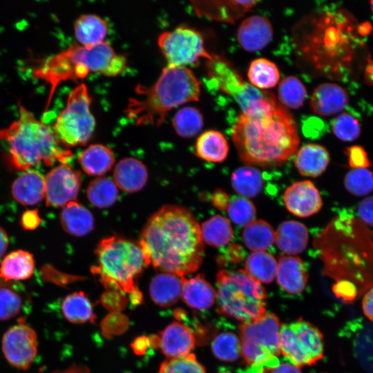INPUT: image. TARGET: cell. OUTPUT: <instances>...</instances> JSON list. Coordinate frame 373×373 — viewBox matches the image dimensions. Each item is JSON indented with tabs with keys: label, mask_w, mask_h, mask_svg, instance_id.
<instances>
[{
	"label": "cell",
	"mask_w": 373,
	"mask_h": 373,
	"mask_svg": "<svg viewBox=\"0 0 373 373\" xmlns=\"http://www.w3.org/2000/svg\"><path fill=\"white\" fill-rule=\"evenodd\" d=\"M231 137L240 160L261 168L283 164L296 153L300 143L294 117L274 94L240 113Z\"/></svg>",
	"instance_id": "1"
},
{
	"label": "cell",
	"mask_w": 373,
	"mask_h": 373,
	"mask_svg": "<svg viewBox=\"0 0 373 373\" xmlns=\"http://www.w3.org/2000/svg\"><path fill=\"white\" fill-rule=\"evenodd\" d=\"M149 265L180 278L199 269L204 257L200 226L191 212L165 205L146 223L138 242Z\"/></svg>",
	"instance_id": "2"
},
{
	"label": "cell",
	"mask_w": 373,
	"mask_h": 373,
	"mask_svg": "<svg viewBox=\"0 0 373 373\" xmlns=\"http://www.w3.org/2000/svg\"><path fill=\"white\" fill-rule=\"evenodd\" d=\"M200 86L190 68L167 65L153 85L137 86L124 112L136 125L159 126L171 109L198 101Z\"/></svg>",
	"instance_id": "3"
},
{
	"label": "cell",
	"mask_w": 373,
	"mask_h": 373,
	"mask_svg": "<svg viewBox=\"0 0 373 373\" xmlns=\"http://www.w3.org/2000/svg\"><path fill=\"white\" fill-rule=\"evenodd\" d=\"M0 140L6 144L11 163L19 170L28 171L41 162L67 164L73 157L61 147L53 129L21 104L18 119L0 131Z\"/></svg>",
	"instance_id": "4"
},
{
	"label": "cell",
	"mask_w": 373,
	"mask_h": 373,
	"mask_svg": "<svg viewBox=\"0 0 373 373\" xmlns=\"http://www.w3.org/2000/svg\"><path fill=\"white\" fill-rule=\"evenodd\" d=\"M97 264L92 272L108 289L127 293L132 303L138 304L142 294L135 278L149 265L139 243L111 236L101 240L96 248Z\"/></svg>",
	"instance_id": "5"
},
{
	"label": "cell",
	"mask_w": 373,
	"mask_h": 373,
	"mask_svg": "<svg viewBox=\"0 0 373 373\" xmlns=\"http://www.w3.org/2000/svg\"><path fill=\"white\" fill-rule=\"evenodd\" d=\"M218 312L244 323L265 314L266 291L245 270H220L216 275Z\"/></svg>",
	"instance_id": "6"
},
{
	"label": "cell",
	"mask_w": 373,
	"mask_h": 373,
	"mask_svg": "<svg viewBox=\"0 0 373 373\" xmlns=\"http://www.w3.org/2000/svg\"><path fill=\"white\" fill-rule=\"evenodd\" d=\"M280 327L278 317L271 313L240 325V354L249 367L280 364Z\"/></svg>",
	"instance_id": "7"
},
{
	"label": "cell",
	"mask_w": 373,
	"mask_h": 373,
	"mask_svg": "<svg viewBox=\"0 0 373 373\" xmlns=\"http://www.w3.org/2000/svg\"><path fill=\"white\" fill-rule=\"evenodd\" d=\"M90 103L87 87L83 84L69 94L66 106L57 117L52 128L60 143L69 146L87 143L95 127Z\"/></svg>",
	"instance_id": "8"
},
{
	"label": "cell",
	"mask_w": 373,
	"mask_h": 373,
	"mask_svg": "<svg viewBox=\"0 0 373 373\" xmlns=\"http://www.w3.org/2000/svg\"><path fill=\"white\" fill-rule=\"evenodd\" d=\"M280 352L290 364L300 368L321 360L324 353L321 332L303 319L280 327Z\"/></svg>",
	"instance_id": "9"
},
{
	"label": "cell",
	"mask_w": 373,
	"mask_h": 373,
	"mask_svg": "<svg viewBox=\"0 0 373 373\" xmlns=\"http://www.w3.org/2000/svg\"><path fill=\"white\" fill-rule=\"evenodd\" d=\"M207 69L209 77L222 91L235 99L242 112L254 108L272 94L245 82L233 66L222 57L216 55L207 60Z\"/></svg>",
	"instance_id": "10"
},
{
	"label": "cell",
	"mask_w": 373,
	"mask_h": 373,
	"mask_svg": "<svg viewBox=\"0 0 373 373\" xmlns=\"http://www.w3.org/2000/svg\"><path fill=\"white\" fill-rule=\"evenodd\" d=\"M157 44L168 66L186 67L195 64L201 58L209 60L213 57L206 50L201 35L184 26L162 32Z\"/></svg>",
	"instance_id": "11"
},
{
	"label": "cell",
	"mask_w": 373,
	"mask_h": 373,
	"mask_svg": "<svg viewBox=\"0 0 373 373\" xmlns=\"http://www.w3.org/2000/svg\"><path fill=\"white\" fill-rule=\"evenodd\" d=\"M38 341L35 331L24 322L9 328L2 338V351L8 362L20 370H27L37 353Z\"/></svg>",
	"instance_id": "12"
},
{
	"label": "cell",
	"mask_w": 373,
	"mask_h": 373,
	"mask_svg": "<svg viewBox=\"0 0 373 373\" xmlns=\"http://www.w3.org/2000/svg\"><path fill=\"white\" fill-rule=\"evenodd\" d=\"M44 179L45 199L48 207H65L78 195L81 173L67 164L53 168Z\"/></svg>",
	"instance_id": "13"
},
{
	"label": "cell",
	"mask_w": 373,
	"mask_h": 373,
	"mask_svg": "<svg viewBox=\"0 0 373 373\" xmlns=\"http://www.w3.org/2000/svg\"><path fill=\"white\" fill-rule=\"evenodd\" d=\"M150 340L151 345L159 347L169 358L191 354L196 343L193 331L177 321L169 324L158 336L150 337Z\"/></svg>",
	"instance_id": "14"
},
{
	"label": "cell",
	"mask_w": 373,
	"mask_h": 373,
	"mask_svg": "<svg viewBox=\"0 0 373 373\" xmlns=\"http://www.w3.org/2000/svg\"><path fill=\"white\" fill-rule=\"evenodd\" d=\"M283 201L289 211L301 218L316 213L323 205L318 190L309 180L296 182L288 186Z\"/></svg>",
	"instance_id": "15"
},
{
	"label": "cell",
	"mask_w": 373,
	"mask_h": 373,
	"mask_svg": "<svg viewBox=\"0 0 373 373\" xmlns=\"http://www.w3.org/2000/svg\"><path fill=\"white\" fill-rule=\"evenodd\" d=\"M258 1H193L196 14L211 20L235 23L254 7Z\"/></svg>",
	"instance_id": "16"
},
{
	"label": "cell",
	"mask_w": 373,
	"mask_h": 373,
	"mask_svg": "<svg viewBox=\"0 0 373 373\" xmlns=\"http://www.w3.org/2000/svg\"><path fill=\"white\" fill-rule=\"evenodd\" d=\"M274 30L265 17L252 15L245 19L237 30V41L246 51L256 52L265 48L273 38Z\"/></svg>",
	"instance_id": "17"
},
{
	"label": "cell",
	"mask_w": 373,
	"mask_h": 373,
	"mask_svg": "<svg viewBox=\"0 0 373 373\" xmlns=\"http://www.w3.org/2000/svg\"><path fill=\"white\" fill-rule=\"evenodd\" d=\"M348 101V93L343 87L334 83H323L314 89L310 107L315 114L328 117L343 111Z\"/></svg>",
	"instance_id": "18"
},
{
	"label": "cell",
	"mask_w": 373,
	"mask_h": 373,
	"mask_svg": "<svg viewBox=\"0 0 373 373\" xmlns=\"http://www.w3.org/2000/svg\"><path fill=\"white\" fill-rule=\"evenodd\" d=\"M277 261L276 277L278 285L290 294L302 293L308 279L302 260L297 256L281 255Z\"/></svg>",
	"instance_id": "19"
},
{
	"label": "cell",
	"mask_w": 373,
	"mask_h": 373,
	"mask_svg": "<svg viewBox=\"0 0 373 373\" xmlns=\"http://www.w3.org/2000/svg\"><path fill=\"white\" fill-rule=\"evenodd\" d=\"M183 301L191 308L206 310L213 306L216 300V291L202 274L191 278H182Z\"/></svg>",
	"instance_id": "20"
},
{
	"label": "cell",
	"mask_w": 373,
	"mask_h": 373,
	"mask_svg": "<svg viewBox=\"0 0 373 373\" xmlns=\"http://www.w3.org/2000/svg\"><path fill=\"white\" fill-rule=\"evenodd\" d=\"M113 178L117 186L122 191L135 193L145 186L148 179V172L146 167L140 160L133 157H126L121 160L116 164Z\"/></svg>",
	"instance_id": "21"
},
{
	"label": "cell",
	"mask_w": 373,
	"mask_h": 373,
	"mask_svg": "<svg viewBox=\"0 0 373 373\" xmlns=\"http://www.w3.org/2000/svg\"><path fill=\"white\" fill-rule=\"evenodd\" d=\"M12 197L25 206H33L45 198V179L34 170L20 175L12 184Z\"/></svg>",
	"instance_id": "22"
},
{
	"label": "cell",
	"mask_w": 373,
	"mask_h": 373,
	"mask_svg": "<svg viewBox=\"0 0 373 373\" xmlns=\"http://www.w3.org/2000/svg\"><path fill=\"white\" fill-rule=\"evenodd\" d=\"M308 239L307 227L296 220L282 222L275 232V242L277 247L289 256L303 252L307 247Z\"/></svg>",
	"instance_id": "23"
},
{
	"label": "cell",
	"mask_w": 373,
	"mask_h": 373,
	"mask_svg": "<svg viewBox=\"0 0 373 373\" xmlns=\"http://www.w3.org/2000/svg\"><path fill=\"white\" fill-rule=\"evenodd\" d=\"M329 160V154L324 146L307 144L299 149L294 164L302 175L316 178L325 171Z\"/></svg>",
	"instance_id": "24"
},
{
	"label": "cell",
	"mask_w": 373,
	"mask_h": 373,
	"mask_svg": "<svg viewBox=\"0 0 373 373\" xmlns=\"http://www.w3.org/2000/svg\"><path fill=\"white\" fill-rule=\"evenodd\" d=\"M182 278L170 273L156 275L151 280L149 293L159 306L169 307L176 303L182 295Z\"/></svg>",
	"instance_id": "25"
},
{
	"label": "cell",
	"mask_w": 373,
	"mask_h": 373,
	"mask_svg": "<svg viewBox=\"0 0 373 373\" xmlns=\"http://www.w3.org/2000/svg\"><path fill=\"white\" fill-rule=\"evenodd\" d=\"M60 220L64 231L74 236H86L94 228V218L90 211L75 201L64 207Z\"/></svg>",
	"instance_id": "26"
},
{
	"label": "cell",
	"mask_w": 373,
	"mask_h": 373,
	"mask_svg": "<svg viewBox=\"0 0 373 373\" xmlns=\"http://www.w3.org/2000/svg\"><path fill=\"white\" fill-rule=\"evenodd\" d=\"M32 255L26 251L17 250L8 254L0 266V278L8 283L30 278L35 270Z\"/></svg>",
	"instance_id": "27"
},
{
	"label": "cell",
	"mask_w": 373,
	"mask_h": 373,
	"mask_svg": "<svg viewBox=\"0 0 373 373\" xmlns=\"http://www.w3.org/2000/svg\"><path fill=\"white\" fill-rule=\"evenodd\" d=\"M82 169L88 175L99 176L106 173L113 166L115 158L112 150L103 144H92L78 157Z\"/></svg>",
	"instance_id": "28"
},
{
	"label": "cell",
	"mask_w": 373,
	"mask_h": 373,
	"mask_svg": "<svg viewBox=\"0 0 373 373\" xmlns=\"http://www.w3.org/2000/svg\"><path fill=\"white\" fill-rule=\"evenodd\" d=\"M75 37L83 46H93L104 41L108 32L106 21L91 14L79 17L74 24Z\"/></svg>",
	"instance_id": "29"
},
{
	"label": "cell",
	"mask_w": 373,
	"mask_h": 373,
	"mask_svg": "<svg viewBox=\"0 0 373 373\" xmlns=\"http://www.w3.org/2000/svg\"><path fill=\"white\" fill-rule=\"evenodd\" d=\"M229 149L226 137L216 130H209L202 133L195 146L197 156L211 162H223L228 155Z\"/></svg>",
	"instance_id": "30"
},
{
	"label": "cell",
	"mask_w": 373,
	"mask_h": 373,
	"mask_svg": "<svg viewBox=\"0 0 373 373\" xmlns=\"http://www.w3.org/2000/svg\"><path fill=\"white\" fill-rule=\"evenodd\" d=\"M278 261L266 251H253L245 263V271L259 283H270L276 276Z\"/></svg>",
	"instance_id": "31"
},
{
	"label": "cell",
	"mask_w": 373,
	"mask_h": 373,
	"mask_svg": "<svg viewBox=\"0 0 373 373\" xmlns=\"http://www.w3.org/2000/svg\"><path fill=\"white\" fill-rule=\"evenodd\" d=\"M245 246L253 251H265L275 242V231L270 224L262 220H254L242 231Z\"/></svg>",
	"instance_id": "32"
},
{
	"label": "cell",
	"mask_w": 373,
	"mask_h": 373,
	"mask_svg": "<svg viewBox=\"0 0 373 373\" xmlns=\"http://www.w3.org/2000/svg\"><path fill=\"white\" fill-rule=\"evenodd\" d=\"M264 180L260 171L251 166H241L231 175V185L239 195L246 198L256 196L261 191Z\"/></svg>",
	"instance_id": "33"
},
{
	"label": "cell",
	"mask_w": 373,
	"mask_h": 373,
	"mask_svg": "<svg viewBox=\"0 0 373 373\" xmlns=\"http://www.w3.org/2000/svg\"><path fill=\"white\" fill-rule=\"evenodd\" d=\"M61 311L66 319L73 323H84L95 320L92 304L82 291L68 295L62 302Z\"/></svg>",
	"instance_id": "34"
},
{
	"label": "cell",
	"mask_w": 373,
	"mask_h": 373,
	"mask_svg": "<svg viewBox=\"0 0 373 373\" xmlns=\"http://www.w3.org/2000/svg\"><path fill=\"white\" fill-rule=\"evenodd\" d=\"M202 240L214 247L229 244L233 237V230L226 218L216 215L202 224L200 227Z\"/></svg>",
	"instance_id": "35"
},
{
	"label": "cell",
	"mask_w": 373,
	"mask_h": 373,
	"mask_svg": "<svg viewBox=\"0 0 373 373\" xmlns=\"http://www.w3.org/2000/svg\"><path fill=\"white\" fill-rule=\"evenodd\" d=\"M247 77L252 86L262 90L276 86L280 75L273 61L265 58H258L251 62Z\"/></svg>",
	"instance_id": "36"
},
{
	"label": "cell",
	"mask_w": 373,
	"mask_h": 373,
	"mask_svg": "<svg viewBox=\"0 0 373 373\" xmlns=\"http://www.w3.org/2000/svg\"><path fill=\"white\" fill-rule=\"evenodd\" d=\"M86 193L90 202L101 209L113 205L118 197L117 185L108 178H97L92 180Z\"/></svg>",
	"instance_id": "37"
},
{
	"label": "cell",
	"mask_w": 373,
	"mask_h": 373,
	"mask_svg": "<svg viewBox=\"0 0 373 373\" xmlns=\"http://www.w3.org/2000/svg\"><path fill=\"white\" fill-rule=\"evenodd\" d=\"M173 126L178 135L191 138L198 135L204 124L202 115L193 106H184L174 115Z\"/></svg>",
	"instance_id": "38"
},
{
	"label": "cell",
	"mask_w": 373,
	"mask_h": 373,
	"mask_svg": "<svg viewBox=\"0 0 373 373\" xmlns=\"http://www.w3.org/2000/svg\"><path fill=\"white\" fill-rule=\"evenodd\" d=\"M307 90L302 82L295 76L285 77L280 82L278 88V98L280 104L286 108H300L307 97Z\"/></svg>",
	"instance_id": "39"
},
{
	"label": "cell",
	"mask_w": 373,
	"mask_h": 373,
	"mask_svg": "<svg viewBox=\"0 0 373 373\" xmlns=\"http://www.w3.org/2000/svg\"><path fill=\"white\" fill-rule=\"evenodd\" d=\"M211 350L221 361H234L240 354V339L233 332L220 333L212 341Z\"/></svg>",
	"instance_id": "40"
},
{
	"label": "cell",
	"mask_w": 373,
	"mask_h": 373,
	"mask_svg": "<svg viewBox=\"0 0 373 373\" xmlns=\"http://www.w3.org/2000/svg\"><path fill=\"white\" fill-rule=\"evenodd\" d=\"M344 185L354 195H365L373 191V173L366 168L354 169L346 174Z\"/></svg>",
	"instance_id": "41"
},
{
	"label": "cell",
	"mask_w": 373,
	"mask_h": 373,
	"mask_svg": "<svg viewBox=\"0 0 373 373\" xmlns=\"http://www.w3.org/2000/svg\"><path fill=\"white\" fill-rule=\"evenodd\" d=\"M158 373H206L193 354L168 358L160 365Z\"/></svg>",
	"instance_id": "42"
},
{
	"label": "cell",
	"mask_w": 373,
	"mask_h": 373,
	"mask_svg": "<svg viewBox=\"0 0 373 373\" xmlns=\"http://www.w3.org/2000/svg\"><path fill=\"white\" fill-rule=\"evenodd\" d=\"M227 210L230 219L240 226H247L253 222L256 214L254 203L243 197L232 198Z\"/></svg>",
	"instance_id": "43"
},
{
	"label": "cell",
	"mask_w": 373,
	"mask_h": 373,
	"mask_svg": "<svg viewBox=\"0 0 373 373\" xmlns=\"http://www.w3.org/2000/svg\"><path fill=\"white\" fill-rule=\"evenodd\" d=\"M332 130L338 139L350 142L357 139L361 133L359 122L347 113H343L332 122Z\"/></svg>",
	"instance_id": "44"
},
{
	"label": "cell",
	"mask_w": 373,
	"mask_h": 373,
	"mask_svg": "<svg viewBox=\"0 0 373 373\" xmlns=\"http://www.w3.org/2000/svg\"><path fill=\"white\" fill-rule=\"evenodd\" d=\"M22 306L21 296L6 287H0V321H8L18 315Z\"/></svg>",
	"instance_id": "45"
},
{
	"label": "cell",
	"mask_w": 373,
	"mask_h": 373,
	"mask_svg": "<svg viewBox=\"0 0 373 373\" xmlns=\"http://www.w3.org/2000/svg\"><path fill=\"white\" fill-rule=\"evenodd\" d=\"M332 290L337 298L346 303H352L360 296L357 287L353 283L345 280L337 281Z\"/></svg>",
	"instance_id": "46"
},
{
	"label": "cell",
	"mask_w": 373,
	"mask_h": 373,
	"mask_svg": "<svg viewBox=\"0 0 373 373\" xmlns=\"http://www.w3.org/2000/svg\"><path fill=\"white\" fill-rule=\"evenodd\" d=\"M350 166L354 169L365 168L370 165V162L365 150L358 146H352L347 150Z\"/></svg>",
	"instance_id": "47"
},
{
	"label": "cell",
	"mask_w": 373,
	"mask_h": 373,
	"mask_svg": "<svg viewBox=\"0 0 373 373\" xmlns=\"http://www.w3.org/2000/svg\"><path fill=\"white\" fill-rule=\"evenodd\" d=\"M246 373H302L300 369L290 363H282L271 367L257 368L248 367Z\"/></svg>",
	"instance_id": "48"
},
{
	"label": "cell",
	"mask_w": 373,
	"mask_h": 373,
	"mask_svg": "<svg viewBox=\"0 0 373 373\" xmlns=\"http://www.w3.org/2000/svg\"><path fill=\"white\" fill-rule=\"evenodd\" d=\"M102 302L106 308L117 310L125 307L126 300L122 293L111 290L102 296Z\"/></svg>",
	"instance_id": "49"
},
{
	"label": "cell",
	"mask_w": 373,
	"mask_h": 373,
	"mask_svg": "<svg viewBox=\"0 0 373 373\" xmlns=\"http://www.w3.org/2000/svg\"><path fill=\"white\" fill-rule=\"evenodd\" d=\"M358 213L365 223L373 226V195L365 198L359 203Z\"/></svg>",
	"instance_id": "50"
},
{
	"label": "cell",
	"mask_w": 373,
	"mask_h": 373,
	"mask_svg": "<svg viewBox=\"0 0 373 373\" xmlns=\"http://www.w3.org/2000/svg\"><path fill=\"white\" fill-rule=\"evenodd\" d=\"M244 250L238 244L229 245L224 251V260L220 263L229 262L233 264L241 262L244 258Z\"/></svg>",
	"instance_id": "51"
},
{
	"label": "cell",
	"mask_w": 373,
	"mask_h": 373,
	"mask_svg": "<svg viewBox=\"0 0 373 373\" xmlns=\"http://www.w3.org/2000/svg\"><path fill=\"white\" fill-rule=\"evenodd\" d=\"M230 198L228 194L222 189H216L211 196L213 205L219 210L225 211L230 202Z\"/></svg>",
	"instance_id": "52"
},
{
	"label": "cell",
	"mask_w": 373,
	"mask_h": 373,
	"mask_svg": "<svg viewBox=\"0 0 373 373\" xmlns=\"http://www.w3.org/2000/svg\"><path fill=\"white\" fill-rule=\"evenodd\" d=\"M21 225L26 229L32 230L37 228L40 222L41 218L37 211L31 210L26 211L21 217Z\"/></svg>",
	"instance_id": "53"
},
{
	"label": "cell",
	"mask_w": 373,
	"mask_h": 373,
	"mask_svg": "<svg viewBox=\"0 0 373 373\" xmlns=\"http://www.w3.org/2000/svg\"><path fill=\"white\" fill-rule=\"evenodd\" d=\"M361 304L363 314L373 321V287L366 291Z\"/></svg>",
	"instance_id": "54"
},
{
	"label": "cell",
	"mask_w": 373,
	"mask_h": 373,
	"mask_svg": "<svg viewBox=\"0 0 373 373\" xmlns=\"http://www.w3.org/2000/svg\"><path fill=\"white\" fill-rule=\"evenodd\" d=\"M151 345L150 337H139L136 338L133 344L132 348L137 354H143Z\"/></svg>",
	"instance_id": "55"
},
{
	"label": "cell",
	"mask_w": 373,
	"mask_h": 373,
	"mask_svg": "<svg viewBox=\"0 0 373 373\" xmlns=\"http://www.w3.org/2000/svg\"><path fill=\"white\" fill-rule=\"evenodd\" d=\"M9 243L6 231L0 227V258L5 254Z\"/></svg>",
	"instance_id": "56"
},
{
	"label": "cell",
	"mask_w": 373,
	"mask_h": 373,
	"mask_svg": "<svg viewBox=\"0 0 373 373\" xmlns=\"http://www.w3.org/2000/svg\"><path fill=\"white\" fill-rule=\"evenodd\" d=\"M6 282H5L4 280H3L1 278H0V287H4V285H6Z\"/></svg>",
	"instance_id": "57"
},
{
	"label": "cell",
	"mask_w": 373,
	"mask_h": 373,
	"mask_svg": "<svg viewBox=\"0 0 373 373\" xmlns=\"http://www.w3.org/2000/svg\"><path fill=\"white\" fill-rule=\"evenodd\" d=\"M370 5H371V9H372V12H373V1H370Z\"/></svg>",
	"instance_id": "58"
},
{
	"label": "cell",
	"mask_w": 373,
	"mask_h": 373,
	"mask_svg": "<svg viewBox=\"0 0 373 373\" xmlns=\"http://www.w3.org/2000/svg\"><path fill=\"white\" fill-rule=\"evenodd\" d=\"M219 373H230V372H219Z\"/></svg>",
	"instance_id": "59"
}]
</instances>
